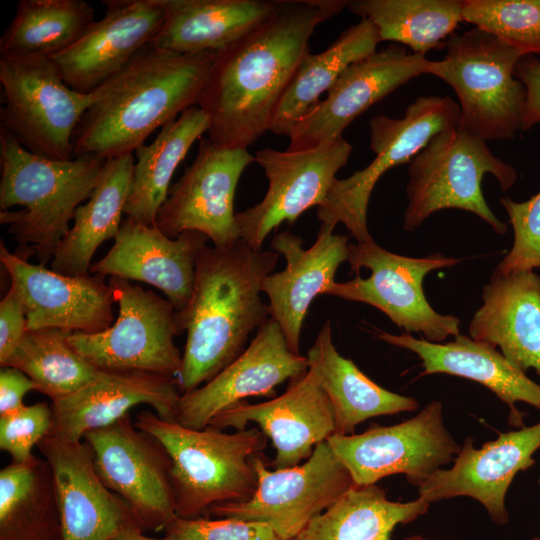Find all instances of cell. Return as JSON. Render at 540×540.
Masks as SVG:
<instances>
[{"label":"cell","instance_id":"4316f807","mask_svg":"<svg viewBox=\"0 0 540 540\" xmlns=\"http://www.w3.org/2000/svg\"><path fill=\"white\" fill-rule=\"evenodd\" d=\"M482 300L470 321L469 337L498 347L523 373L533 369L540 375V275L494 270Z\"/></svg>","mask_w":540,"mask_h":540},{"label":"cell","instance_id":"8d00e7d4","mask_svg":"<svg viewBox=\"0 0 540 540\" xmlns=\"http://www.w3.org/2000/svg\"><path fill=\"white\" fill-rule=\"evenodd\" d=\"M83 0H20L0 38V55L52 56L76 42L95 21Z\"/></svg>","mask_w":540,"mask_h":540},{"label":"cell","instance_id":"5bb4252c","mask_svg":"<svg viewBox=\"0 0 540 540\" xmlns=\"http://www.w3.org/2000/svg\"><path fill=\"white\" fill-rule=\"evenodd\" d=\"M83 440L101 481L128 504L144 531L164 530L177 517L171 458L155 437L135 426L130 413Z\"/></svg>","mask_w":540,"mask_h":540},{"label":"cell","instance_id":"ac0fdd59","mask_svg":"<svg viewBox=\"0 0 540 540\" xmlns=\"http://www.w3.org/2000/svg\"><path fill=\"white\" fill-rule=\"evenodd\" d=\"M307 370L306 356L292 352L278 323L269 318L234 361L203 386L181 395L175 422L204 429L221 412L248 397H271L276 386Z\"/></svg>","mask_w":540,"mask_h":540},{"label":"cell","instance_id":"52a82bcc","mask_svg":"<svg viewBox=\"0 0 540 540\" xmlns=\"http://www.w3.org/2000/svg\"><path fill=\"white\" fill-rule=\"evenodd\" d=\"M486 174L494 176L502 190L518 178L516 169L494 155L485 140L459 126L438 132L409 162L403 229L414 231L433 213L455 208L505 234L507 224L495 216L482 192Z\"/></svg>","mask_w":540,"mask_h":540},{"label":"cell","instance_id":"ee69618b","mask_svg":"<svg viewBox=\"0 0 540 540\" xmlns=\"http://www.w3.org/2000/svg\"><path fill=\"white\" fill-rule=\"evenodd\" d=\"M514 75L526 90L521 131H527L540 123V60L535 55L522 56L515 66Z\"/></svg>","mask_w":540,"mask_h":540},{"label":"cell","instance_id":"c3c4849f","mask_svg":"<svg viewBox=\"0 0 540 540\" xmlns=\"http://www.w3.org/2000/svg\"><path fill=\"white\" fill-rule=\"evenodd\" d=\"M532 540H540V536L534 537Z\"/></svg>","mask_w":540,"mask_h":540},{"label":"cell","instance_id":"9c48e42d","mask_svg":"<svg viewBox=\"0 0 540 540\" xmlns=\"http://www.w3.org/2000/svg\"><path fill=\"white\" fill-rule=\"evenodd\" d=\"M459 123V104L447 96L418 97L401 118L374 116L369 122L374 159L349 177L334 181L317 208L318 219L333 227L344 224L357 243L373 241L367 211L378 180L388 170L409 163L435 134Z\"/></svg>","mask_w":540,"mask_h":540},{"label":"cell","instance_id":"f6af8a7d","mask_svg":"<svg viewBox=\"0 0 540 540\" xmlns=\"http://www.w3.org/2000/svg\"><path fill=\"white\" fill-rule=\"evenodd\" d=\"M38 391V386L21 370L4 366L0 369V416L13 413L25 406L24 396Z\"/></svg>","mask_w":540,"mask_h":540},{"label":"cell","instance_id":"d4e9b609","mask_svg":"<svg viewBox=\"0 0 540 540\" xmlns=\"http://www.w3.org/2000/svg\"><path fill=\"white\" fill-rule=\"evenodd\" d=\"M208 237L198 231H184L176 238L127 217L114 244L89 272L136 280L160 289L176 311L184 309L191 297L195 263Z\"/></svg>","mask_w":540,"mask_h":540},{"label":"cell","instance_id":"7c38bea8","mask_svg":"<svg viewBox=\"0 0 540 540\" xmlns=\"http://www.w3.org/2000/svg\"><path fill=\"white\" fill-rule=\"evenodd\" d=\"M254 466L258 483L253 496L242 502L216 504L207 514L266 523L280 540L296 537L354 485L327 440L299 465L270 470L258 455Z\"/></svg>","mask_w":540,"mask_h":540},{"label":"cell","instance_id":"2e32d148","mask_svg":"<svg viewBox=\"0 0 540 540\" xmlns=\"http://www.w3.org/2000/svg\"><path fill=\"white\" fill-rule=\"evenodd\" d=\"M255 156L247 149L214 144L201 138L192 164L170 186L155 225L168 237L198 231L224 247L241 239L234 211L239 179Z\"/></svg>","mask_w":540,"mask_h":540},{"label":"cell","instance_id":"8fae6325","mask_svg":"<svg viewBox=\"0 0 540 540\" xmlns=\"http://www.w3.org/2000/svg\"><path fill=\"white\" fill-rule=\"evenodd\" d=\"M108 283L118 304L115 323L96 334L70 333V345L100 370L177 378L182 354L174 342L181 334L174 306L129 280L112 276Z\"/></svg>","mask_w":540,"mask_h":540},{"label":"cell","instance_id":"ffe728a7","mask_svg":"<svg viewBox=\"0 0 540 540\" xmlns=\"http://www.w3.org/2000/svg\"><path fill=\"white\" fill-rule=\"evenodd\" d=\"M0 261L22 297L27 330L96 334L112 325L114 296L105 276H67L31 264L0 242Z\"/></svg>","mask_w":540,"mask_h":540},{"label":"cell","instance_id":"30bf717a","mask_svg":"<svg viewBox=\"0 0 540 540\" xmlns=\"http://www.w3.org/2000/svg\"><path fill=\"white\" fill-rule=\"evenodd\" d=\"M459 261L441 253L420 258L403 256L382 248L374 240L349 243L347 262L356 276L335 282L327 294L369 304L406 333L416 332L429 342L442 343L447 337L460 334V320L433 309L426 299L423 281L429 272L452 267Z\"/></svg>","mask_w":540,"mask_h":540},{"label":"cell","instance_id":"4dcf8cb0","mask_svg":"<svg viewBox=\"0 0 540 540\" xmlns=\"http://www.w3.org/2000/svg\"><path fill=\"white\" fill-rule=\"evenodd\" d=\"M134 163L132 153L106 160L92 194L76 209L72 227L57 246L51 270L67 276L89 274L97 248L120 230Z\"/></svg>","mask_w":540,"mask_h":540},{"label":"cell","instance_id":"836d02e7","mask_svg":"<svg viewBox=\"0 0 540 540\" xmlns=\"http://www.w3.org/2000/svg\"><path fill=\"white\" fill-rule=\"evenodd\" d=\"M380 42L374 24L361 19L345 29L324 51L307 54L283 94L269 132L289 136L341 73L352 63L375 52Z\"/></svg>","mask_w":540,"mask_h":540},{"label":"cell","instance_id":"9a60e30c","mask_svg":"<svg viewBox=\"0 0 540 540\" xmlns=\"http://www.w3.org/2000/svg\"><path fill=\"white\" fill-rule=\"evenodd\" d=\"M351 152L352 145L342 136L307 149L258 150L255 162L267 177L268 189L258 204L236 213L241 239L262 250L281 223L293 224L306 210L321 205Z\"/></svg>","mask_w":540,"mask_h":540},{"label":"cell","instance_id":"d590c367","mask_svg":"<svg viewBox=\"0 0 540 540\" xmlns=\"http://www.w3.org/2000/svg\"><path fill=\"white\" fill-rule=\"evenodd\" d=\"M463 0H354L349 10L371 21L382 41L424 55L445 46L463 21Z\"/></svg>","mask_w":540,"mask_h":540},{"label":"cell","instance_id":"ab89813d","mask_svg":"<svg viewBox=\"0 0 540 540\" xmlns=\"http://www.w3.org/2000/svg\"><path fill=\"white\" fill-rule=\"evenodd\" d=\"M500 203L508 215L514 240L495 270L507 274L540 268V191L523 202L501 197Z\"/></svg>","mask_w":540,"mask_h":540},{"label":"cell","instance_id":"e0dca14e","mask_svg":"<svg viewBox=\"0 0 540 540\" xmlns=\"http://www.w3.org/2000/svg\"><path fill=\"white\" fill-rule=\"evenodd\" d=\"M431 60L391 44L349 65L312 111L292 129L288 150L307 149L342 136L372 105L429 73Z\"/></svg>","mask_w":540,"mask_h":540},{"label":"cell","instance_id":"bcb514c9","mask_svg":"<svg viewBox=\"0 0 540 540\" xmlns=\"http://www.w3.org/2000/svg\"><path fill=\"white\" fill-rule=\"evenodd\" d=\"M143 532L144 531L140 529L127 530V531L121 532L120 534L116 535L110 540H170L166 536L164 538L148 537V536H145Z\"/></svg>","mask_w":540,"mask_h":540},{"label":"cell","instance_id":"d6986e66","mask_svg":"<svg viewBox=\"0 0 540 540\" xmlns=\"http://www.w3.org/2000/svg\"><path fill=\"white\" fill-rule=\"evenodd\" d=\"M539 448L540 422L500 432L478 449L473 438L468 437L454 464L436 471L418 487L419 497L432 504L467 496L481 503L494 523L507 524V491L518 472L534 465L533 455Z\"/></svg>","mask_w":540,"mask_h":540},{"label":"cell","instance_id":"44dd1931","mask_svg":"<svg viewBox=\"0 0 540 540\" xmlns=\"http://www.w3.org/2000/svg\"><path fill=\"white\" fill-rule=\"evenodd\" d=\"M104 15L82 36L50 58L65 83L90 94L119 72L160 31L165 10L161 0H102Z\"/></svg>","mask_w":540,"mask_h":540},{"label":"cell","instance_id":"6da1fadb","mask_svg":"<svg viewBox=\"0 0 540 540\" xmlns=\"http://www.w3.org/2000/svg\"><path fill=\"white\" fill-rule=\"evenodd\" d=\"M348 0H279L258 27L216 53L197 106L216 145L247 149L268 132L317 26Z\"/></svg>","mask_w":540,"mask_h":540},{"label":"cell","instance_id":"7dc6e473","mask_svg":"<svg viewBox=\"0 0 540 540\" xmlns=\"http://www.w3.org/2000/svg\"><path fill=\"white\" fill-rule=\"evenodd\" d=\"M405 540H443V539H428V538H425L421 535H412L408 538H406Z\"/></svg>","mask_w":540,"mask_h":540},{"label":"cell","instance_id":"f1b7e54d","mask_svg":"<svg viewBox=\"0 0 540 540\" xmlns=\"http://www.w3.org/2000/svg\"><path fill=\"white\" fill-rule=\"evenodd\" d=\"M161 1L165 20L149 43L184 54L223 50L263 23L279 4V0Z\"/></svg>","mask_w":540,"mask_h":540},{"label":"cell","instance_id":"7402d4cb","mask_svg":"<svg viewBox=\"0 0 540 540\" xmlns=\"http://www.w3.org/2000/svg\"><path fill=\"white\" fill-rule=\"evenodd\" d=\"M292 381L282 395L257 404L241 402L218 414L209 426L243 430L255 423L272 441L275 469L301 464L336 433V423L332 404L312 370Z\"/></svg>","mask_w":540,"mask_h":540},{"label":"cell","instance_id":"4fadbf2b","mask_svg":"<svg viewBox=\"0 0 540 540\" xmlns=\"http://www.w3.org/2000/svg\"><path fill=\"white\" fill-rule=\"evenodd\" d=\"M327 441L355 485H372L387 476L404 474L410 484L420 487L454 460L461 448L444 424L438 400L399 424L361 434H334Z\"/></svg>","mask_w":540,"mask_h":540},{"label":"cell","instance_id":"3957f363","mask_svg":"<svg viewBox=\"0 0 540 540\" xmlns=\"http://www.w3.org/2000/svg\"><path fill=\"white\" fill-rule=\"evenodd\" d=\"M214 51L184 54L151 43L92 94L73 136L74 155L110 159L133 153L157 128L197 106Z\"/></svg>","mask_w":540,"mask_h":540},{"label":"cell","instance_id":"b9f144b4","mask_svg":"<svg viewBox=\"0 0 540 540\" xmlns=\"http://www.w3.org/2000/svg\"><path fill=\"white\" fill-rule=\"evenodd\" d=\"M164 532L170 540H280L266 523L230 518L175 517Z\"/></svg>","mask_w":540,"mask_h":540},{"label":"cell","instance_id":"1f68e13d","mask_svg":"<svg viewBox=\"0 0 540 540\" xmlns=\"http://www.w3.org/2000/svg\"><path fill=\"white\" fill-rule=\"evenodd\" d=\"M0 540H65L53 471L35 455L0 471Z\"/></svg>","mask_w":540,"mask_h":540},{"label":"cell","instance_id":"5b68a950","mask_svg":"<svg viewBox=\"0 0 540 540\" xmlns=\"http://www.w3.org/2000/svg\"><path fill=\"white\" fill-rule=\"evenodd\" d=\"M134 424L155 437L171 458L177 517L197 518L216 504L253 496L258 483L254 458L267 444L258 427L232 433L210 426L196 430L164 420L151 410L137 413Z\"/></svg>","mask_w":540,"mask_h":540},{"label":"cell","instance_id":"f35d334b","mask_svg":"<svg viewBox=\"0 0 540 540\" xmlns=\"http://www.w3.org/2000/svg\"><path fill=\"white\" fill-rule=\"evenodd\" d=\"M462 17L523 56L540 54V0H463Z\"/></svg>","mask_w":540,"mask_h":540},{"label":"cell","instance_id":"cb8c5ba5","mask_svg":"<svg viewBox=\"0 0 540 540\" xmlns=\"http://www.w3.org/2000/svg\"><path fill=\"white\" fill-rule=\"evenodd\" d=\"M334 228L321 223L309 249L303 248L300 236L289 231L272 239L273 251L284 256L286 266L267 275L261 291L268 297L270 318L278 323L295 354H300L302 327L311 303L318 295L327 294L336 282L339 266L348 260L349 238L334 234Z\"/></svg>","mask_w":540,"mask_h":540},{"label":"cell","instance_id":"ba28073f","mask_svg":"<svg viewBox=\"0 0 540 540\" xmlns=\"http://www.w3.org/2000/svg\"><path fill=\"white\" fill-rule=\"evenodd\" d=\"M0 128L40 157L75 158L73 136L92 94L70 88L48 56L0 55Z\"/></svg>","mask_w":540,"mask_h":540},{"label":"cell","instance_id":"83f0119b","mask_svg":"<svg viewBox=\"0 0 540 540\" xmlns=\"http://www.w3.org/2000/svg\"><path fill=\"white\" fill-rule=\"evenodd\" d=\"M377 339L415 353L421 360V375L448 374L482 384L509 408V424L524 427L517 402L540 411V385L513 366L497 348L457 335L447 343H432L411 334L375 331Z\"/></svg>","mask_w":540,"mask_h":540},{"label":"cell","instance_id":"60d3db41","mask_svg":"<svg viewBox=\"0 0 540 540\" xmlns=\"http://www.w3.org/2000/svg\"><path fill=\"white\" fill-rule=\"evenodd\" d=\"M52 429V410L46 402L25 405L0 416V449L8 453L12 463H23L34 455L33 447Z\"/></svg>","mask_w":540,"mask_h":540},{"label":"cell","instance_id":"e575fe53","mask_svg":"<svg viewBox=\"0 0 540 540\" xmlns=\"http://www.w3.org/2000/svg\"><path fill=\"white\" fill-rule=\"evenodd\" d=\"M430 503L391 501L376 484L353 485L291 540H390L398 524L416 520Z\"/></svg>","mask_w":540,"mask_h":540},{"label":"cell","instance_id":"603a6c76","mask_svg":"<svg viewBox=\"0 0 540 540\" xmlns=\"http://www.w3.org/2000/svg\"><path fill=\"white\" fill-rule=\"evenodd\" d=\"M37 448L53 471L65 540H110L143 530L128 504L101 481L86 441L48 435Z\"/></svg>","mask_w":540,"mask_h":540},{"label":"cell","instance_id":"484cf974","mask_svg":"<svg viewBox=\"0 0 540 540\" xmlns=\"http://www.w3.org/2000/svg\"><path fill=\"white\" fill-rule=\"evenodd\" d=\"M181 395L176 377L101 370L79 390L51 401L49 435L83 440L87 432L114 423L142 404L152 407L160 418L175 421Z\"/></svg>","mask_w":540,"mask_h":540},{"label":"cell","instance_id":"f546056e","mask_svg":"<svg viewBox=\"0 0 540 540\" xmlns=\"http://www.w3.org/2000/svg\"><path fill=\"white\" fill-rule=\"evenodd\" d=\"M308 369L318 377L334 411L336 433L352 435L363 421L378 416L415 411L418 401L391 392L367 377L336 349L330 321L320 329L307 351Z\"/></svg>","mask_w":540,"mask_h":540},{"label":"cell","instance_id":"7a4b0ae2","mask_svg":"<svg viewBox=\"0 0 540 540\" xmlns=\"http://www.w3.org/2000/svg\"><path fill=\"white\" fill-rule=\"evenodd\" d=\"M278 259L277 252L255 250L243 239L224 247L206 244L199 251L191 297L176 311L180 333L187 334L177 377L181 394L227 367L270 318L261 285Z\"/></svg>","mask_w":540,"mask_h":540},{"label":"cell","instance_id":"74e56055","mask_svg":"<svg viewBox=\"0 0 540 540\" xmlns=\"http://www.w3.org/2000/svg\"><path fill=\"white\" fill-rule=\"evenodd\" d=\"M69 335L59 329L27 330L1 367L21 370L51 401L70 395L95 379L101 370L70 345Z\"/></svg>","mask_w":540,"mask_h":540},{"label":"cell","instance_id":"7bdbcfd3","mask_svg":"<svg viewBox=\"0 0 540 540\" xmlns=\"http://www.w3.org/2000/svg\"><path fill=\"white\" fill-rule=\"evenodd\" d=\"M27 331L25 306L18 288L11 283L0 302V365L15 351Z\"/></svg>","mask_w":540,"mask_h":540},{"label":"cell","instance_id":"8992f818","mask_svg":"<svg viewBox=\"0 0 540 540\" xmlns=\"http://www.w3.org/2000/svg\"><path fill=\"white\" fill-rule=\"evenodd\" d=\"M429 73L446 82L459 100V127L483 140L507 141L521 131L526 90L514 69L523 54L480 28L453 33Z\"/></svg>","mask_w":540,"mask_h":540},{"label":"cell","instance_id":"277c9868","mask_svg":"<svg viewBox=\"0 0 540 540\" xmlns=\"http://www.w3.org/2000/svg\"><path fill=\"white\" fill-rule=\"evenodd\" d=\"M106 159L58 161L35 155L0 128V222L18 243L15 254L52 260L76 209L92 194Z\"/></svg>","mask_w":540,"mask_h":540},{"label":"cell","instance_id":"d6a6232c","mask_svg":"<svg viewBox=\"0 0 540 540\" xmlns=\"http://www.w3.org/2000/svg\"><path fill=\"white\" fill-rule=\"evenodd\" d=\"M208 129V117L199 106H193L165 124L153 142L135 150L137 161L124 207L127 217L155 226L177 166Z\"/></svg>","mask_w":540,"mask_h":540}]
</instances>
